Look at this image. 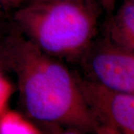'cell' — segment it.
<instances>
[{
	"label": "cell",
	"mask_w": 134,
	"mask_h": 134,
	"mask_svg": "<svg viewBox=\"0 0 134 134\" xmlns=\"http://www.w3.org/2000/svg\"><path fill=\"white\" fill-rule=\"evenodd\" d=\"M5 36H0V61L16 77L29 117L50 127L98 133L77 78L16 30Z\"/></svg>",
	"instance_id": "obj_1"
},
{
	"label": "cell",
	"mask_w": 134,
	"mask_h": 134,
	"mask_svg": "<svg viewBox=\"0 0 134 134\" xmlns=\"http://www.w3.org/2000/svg\"><path fill=\"white\" fill-rule=\"evenodd\" d=\"M13 12L15 29L57 59L85 54L97 30L94 0H32Z\"/></svg>",
	"instance_id": "obj_2"
},
{
	"label": "cell",
	"mask_w": 134,
	"mask_h": 134,
	"mask_svg": "<svg viewBox=\"0 0 134 134\" xmlns=\"http://www.w3.org/2000/svg\"><path fill=\"white\" fill-rule=\"evenodd\" d=\"M78 83L98 133L134 134V94L112 90L92 80Z\"/></svg>",
	"instance_id": "obj_3"
},
{
	"label": "cell",
	"mask_w": 134,
	"mask_h": 134,
	"mask_svg": "<svg viewBox=\"0 0 134 134\" xmlns=\"http://www.w3.org/2000/svg\"><path fill=\"white\" fill-rule=\"evenodd\" d=\"M104 42L88 57L91 80L112 90L134 94V53L108 39Z\"/></svg>",
	"instance_id": "obj_4"
},
{
	"label": "cell",
	"mask_w": 134,
	"mask_h": 134,
	"mask_svg": "<svg viewBox=\"0 0 134 134\" xmlns=\"http://www.w3.org/2000/svg\"><path fill=\"white\" fill-rule=\"evenodd\" d=\"M107 39L121 48H125L134 37V3L125 0L117 14L110 21Z\"/></svg>",
	"instance_id": "obj_5"
},
{
	"label": "cell",
	"mask_w": 134,
	"mask_h": 134,
	"mask_svg": "<svg viewBox=\"0 0 134 134\" xmlns=\"http://www.w3.org/2000/svg\"><path fill=\"white\" fill-rule=\"evenodd\" d=\"M41 130L15 111L4 110L0 114V134H38Z\"/></svg>",
	"instance_id": "obj_6"
},
{
	"label": "cell",
	"mask_w": 134,
	"mask_h": 134,
	"mask_svg": "<svg viewBox=\"0 0 134 134\" xmlns=\"http://www.w3.org/2000/svg\"><path fill=\"white\" fill-rule=\"evenodd\" d=\"M11 92L12 86L0 72V114L6 110V104L8 101Z\"/></svg>",
	"instance_id": "obj_7"
},
{
	"label": "cell",
	"mask_w": 134,
	"mask_h": 134,
	"mask_svg": "<svg viewBox=\"0 0 134 134\" xmlns=\"http://www.w3.org/2000/svg\"><path fill=\"white\" fill-rule=\"evenodd\" d=\"M30 1L31 0H0V12L7 10L14 11Z\"/></svg>",
	"instance_id": "obj_8"
},
{
	"label": "cell",
	"mask_w": 134,
	"mask_h": 134,
	"mask_svg": "<svg viewBox=\"0 0 134 134\" xmlns=\"http://www.w3.org/2000/svg\"><path fill=\"white\" fill-rule=\"evenodd\" d=\"M101 4L103 5V7L104 8V9L108 12L111 13L113 9H114V6H115V0H100Z\"/></svg>",
	"instance_id": "obj_9"
},
{
	"label": "cell",
	"mask_w": 134,
	"mask_h": 134,
	"mask_svg": "<svg viewBox=\"0 0 134 134\" xmlns=\"http://www.w3.org/2000/svg\"><path fill=\"white\" fill-rule=\"evenodd\" d=\"M124 48L127 50V51H129V52L134 53V37L127 43V44L125 46V47Z\"/></svg>",
	"instance_id": "obj_10"
},
{
	"label": "cell",
	"mask_w": 134,
	"mask_h": 134,
	"mask_svg": "<svg viewBox=\"0 0 134 134\" xmlns=\"http://www.w3.org/2000/svg\"><path fill=\"white\" fill-rule=\"evenodd\" d=\"M2 12H0V35L2 34V33H1V30H2V29H1V24H2Z\"/></svg>",
	"instance_id": "obj_11"
},
{
	"label": "cell",
	"mask_w": 134,
	"mask_h": 134,
	"mask_svg": "<svg viewBox=\"0 0 134 134\" xmlns=\"http://www.w3.org/2000/svg\"><path fill=\"white\" fill-rule=\"evenodd\" d=\"M130 1H131L132 2H133V3H134V0H130Z\"/></svg>",
	"instance_id": "obj_12"
},
{
	"label": "cell",
	"mask_w": 134,
	"mask_h": 134,
	"mask_svg": "<svg viewBox=\"0 0 134 134\" xmlns=\"http://www.w3.org/2000/svg\"><path fill=\"white\" fill-rule=\"evenodd\" d=\"M31 1H32V0H31Z\"/></svg>",
	"instance_id": "obj_13"
}]
</instances>
